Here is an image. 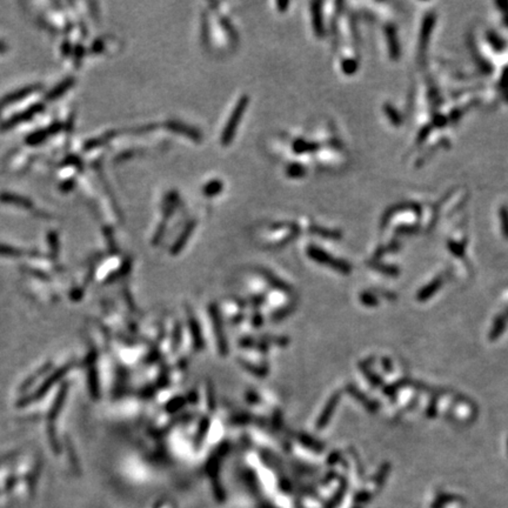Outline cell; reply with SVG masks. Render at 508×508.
<instances>
[{
  "label": "cell",
  "instance_id": "obj_2",
  "mask_svg": "<svg viewBox=\"0 0 508 508\" xmlns=\"http://www.w3.org/2000/svg\"><path fill=\"white\" fill-rule=\"evenodd\" d=\"M168 127H171L172 130L175 131V132H180V133H183V134H185V136L192 138V139H194V140H199L200 139L199 132H197L196 130H193V128L186 126V125L180 124V122L171 121L168 124Z\"/></svg>",
  "mask_w": 508,
  "mask_h": 508
},
{
  "label": "cell",
  "instance_id": "obj_1",
  "mask_svg": "<svg viewBox=\"0 0 508 508\" xmlns=\"http://www.w3.org/2000/svg\"><path fill=\"white\" fill-rule=\"evenodd\" d=\"M247 105H249V97L244 96L241 97L239 102H238L237 106H235L233 112H232L230 119H228L227 125H226L224 131H222L221 134V144L224 146L230 145L232 139H233L235 131H237L238 125H239V121L241 117H243L245 109H246Z\"/></svg>",
  "mask_w": 508,
  "mask_h": 508
},
{
  "label": "cell",
  "instance_id": "obj_3",
  "mask_svg": "<svg viewBox=\"0 0 508 508\" xmlns=\"http://www.w3.org/2000/svg\"><path fill=\"white\" fill-rule=\"evenodd\" d=\"M221 190H222L221 181L214 180V181H211V183L205 185V187H203V193H205L206 196H215V194H218Z\"/></svg>",
  "mask_w": 508,
  "mask_h": 508
}]
</instances>
